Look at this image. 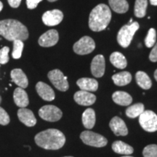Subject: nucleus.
I'll return each instance as SVG.
<instances>
[{"instance_id":"1","label":"nucleus","mask_w":157,"mask_h":157,"mask_svg":"<svg viewBox=\"0 0 157 157\" xmlns=\"http://www.w3.org/2000/svg\"><path fill=\"white\" fill-rule=\"evenodd\" d=\"M35 143L41 148L47 150H58L64 146L66 137L61 131L56 129H48L36 134Z\"/></svg>"},{"instance_id":"2","label":"nucleus","mask_w":157,"mask_h":157,"mask_svg":"<svg viewBox=\"0 0 157 157\" xmlns=\"http://www.w3.org/2000/svg\"><path fill=\"white\" fill-rule=\"evenodd\" d=\"M0 35L9 41L26 40L29 31L26 27L18 21L7 19L0 21Z\"/></svg>"},{"instance_id":"3","label":"nucleus","mask_w":157,"mask_h":157,"mask_svg":"<svg viewBox=\"0 0 157 157\" xmlns=\"http://www.w3.org/2000/svg\"><path fill=\"white\" fill-rule=\"evenodd\" d=\"M111 20V10L106 5L100 4L91 11L89 17V27L92 31L105 30Z\"/></svg>"},{"instance_id":"4","label":"nucleus","mask_w":157,"mask_h":157,"mask_svg":"<svg viewBox=\"0 0 157 157\" xmlns=\"http://www.w3.org/2000/svg\"><path fill=\"white\" fill-rule=\"evenodd\" d=\"M139 23L136 22H133L130 25H125L119 30L117 34V42L122 48H126L129 46L131 42H132L133 36L135 32L138 30Z\"/></svg>"},{"instance_id":"5","label":"nucleus","mask_w":157,"mask_h":157,"mask_svg":"<svg viewBox=\"0 0 157 157\" xmlns=\"http://www.w3.org/2000/svg\"><path fill=\"white\" fill-rule=\"evenodd\" d=\"M80 138L84 144L97 148L105 146L108 143L107 139L103 135L89 130L82 132L80 135Z\"/></svg>"},{"instance_id":"6","label":"nucleus","mask_w":157,"mask_h":157,"mask_svg":"<svg viewBox=\"0 0 157 157\" xmlns=\"http://www.w3.org/2000/svg\"><path fill=\"white\" fill-rule=\"evenodd\" d=\"M139 123L141 127L148 132L157 131V115L154 111L147 110L139 116Z\"/></svg>"},{"instance_id":"7","label":"nucleus","mask_w":157,"mask_h":157,"mask_svg":"<svg viewBox=\"0 0 157 157\" xmlns=\"http://www.w3.org/2000/svg\"><path fill=\"white\" fill-rule=\"evenodd\" d=\"M50 81L58 90L62 92L67 91L69 88V84L67 81V77L64 76L59 69L50 71L48 74Z\"/></svg>"},{"instance_id":"8","label":"nucleus","mask_w":157,"mask_h":157,"mask_svg":"<svg viewBox=\"0 0 157 157\" xmlns=\"http://www.w3.org/2000/svg\"><path fill=\"white\" fill-rule=\"evenodd\" d=\"M95 48V43L91 37L84 36L82 37L74 45V51L80 56L91 53Z\"/></svg>"},{"instance_id":"9","label":"nucleus","mask_w":157,"mask_h":157,"mask_svg":"<svg viewBox=\"0 0 157 157\" xmlns=\"http://www.w3.org/2000/svg\"><path fill=\"white\" fill-rule=\"evenodd\" d=\"M39 115L45 121L54 122L61 119L63 113L58 107L52 105H47L39 109Z\"/></svg>"},{"instance_id":"10","label":"nucleus","mask_w":157,"mask_h":157,"mask_svg":"<svg viewBox=\"0 0 157 157\" xmlns=\"http://www.w3.org/2000/svg\"><path fill=\"white\" fill-rule=\"evenodd\" d=\"M63 19V14L59 10L47 11L42 15V21L46 25L54 26L58 25Z\"/></svg>"},{"instance_id":"11","label":"nucleus","mask_w":157,"mask_h":157,"mask_svg":"<svg viewBox=\"0 0 157 157\" xmlns=\"http://www.w3.org/2000/svg\"><path fill=\"white\" fill-rule=\"evenodd\" d=\"M59 40L58 31L55 29L49 30L43 34L39 39V44L44 48H50L56 45Z\"/></svg>"},{"instance_id":"12","label":"nucleus","mask_w":157,"mask_h":157,"mask_svg":"<svg viewBox=\"0 0 157 157\" xmlns=\"http://www.w3.org/2000/svg\"><path fill=\"white\" fill-rule=\"evenodd\" d=\"M105 69V58L102 55H98L91 63V72L95 77L101 78L104 75Z\"/></svg>"},{"instance_id":"13","label":"nucleus","mask_w":157,"mask_h":157,"mask_svg":"<svg viewBox=\"0 0 157 157\" xmlns=\"http://www.w3.org/2000/svg\"><path fill=\"white\" fill-rule=\"evenodd\" d=\"M74 101L78 105L89 106L93 105L96 101V96L90 92L79 90L74 94Z\"/></svg>"},{"instance_id":"14","label":"nucleus","mask_w":157,"mask_h":157,"mask_svg":"<svg viewBox=\"0 0 157 157\" xmlns=\"http://www.w3.org/2000/svg\"><path fill=\"white\" fill-rule=\"evenodd\" d=\"M110 128L117 136H126L128 134V129L122 119L119 117H114L109 123Z\"/></svg>"},{"instance_id":"15","label":"nucleus","mask_w":157,"mask_h":157,"mask_svg":"<svg viewBox=\"0 0 157 157\" xmlns=\"http://www.w3.org/2000/svg\"><path fill=\"white\" fill-rule=\"evenodd\" d=\"M36 90L38 95L44 101H52L56 98L54 90L44 82H39L36 85Z\"/></svg>"},{"instance_id":"16","label":"nucleus","mask_w":157,"mask_h":157,"mask_svg":"<svg viewBox=\"0 0 157 157\" xmlns=\"http://www.w3.org/2000/svg\"><path fill=\"white\" fill-rule=\"evenodd\" d=\"M17 117L19 120L27 127H34L36 124V119L34 113L25 108H21L17 111Z\"/></svg>"},{"instance_id":"17","label":"nucleus","mask_w":157,"mask_h":157,"mask_svg":"<svg viewBox=\"0 0 157 157\" xmlns=\"http://www.w3.org/2000/svg\"><path fill=\"white\" fill-rule=\"evenodd\" d=\"M10 76L13 82L15 84H17L19 87L25 89L28 87L29 80L24 72L20 68H15L12 70L10 73Z\"/></svg>"},{"instance_id":"18","label":"nucleus","mask_w":157,"mask_h":157,"mask_svg":"<svg viewBox=\"0 0 157 157\" xmlns=\"http://www.w3.org/2000/svg\"><path fill=\"white\" fill-rule=\"evenodd\" d=\"M13 99L15 105L20 108H25L29 103V100L26 92L23 88L17 87L13 93Z\"/></svg>"},{"instance_id":"19","label":"nucleus","mask_w":157,"mask_h":157,"mask_svg":"<svg viewBox=\"0 0 157 157\" xmlns=\"http://www.w3.org/2000/svg\"><path fill=\"white\" fill-rule=\"evenodd\" d=\"M76 84L84 91L95 92L98 88V82L95 78H81L76 82Z\"/></svg>"},{"instance_id":"20","label":"nucleus","mask_w":157,"mask_h":157,"mask_svg":"<svg viewBox=\"0 0 157 157\" xmlns=\"http://www.w3.org/2000/svg\"><path fill=\"white\" fill-rule=\"evenodd\" d=\"M112 99L114 103L118 105L127 106L130 105L132 102V98L126 92L117 91L113 94Z\"/></svg>"},{"instance_id":"21","label":"nucleus","mask_w":157,"mask_h":157,"mask_svg":"<svg viewBox=\"0 0 157 157\" xmlns=\"http://www.w3.org/2000/svg\"><path fill=\"white\" fill-rule=\"evenodd\" d=\"M82 123L87 129H93L95 124V113L93 109H86L82 113Z\"/></svg>"},{"instance_id":"22","label":"nucleus","mask_w":157,"mask_h":157,"mask_svg":"<svg viewBox=\"0 0 157 157\" xmlns=\"http://www.w3.org/2000/svg\"><path fill=\"white\" fill-rule=\"evenodd\" d=\"M112 149L115 153L119 154H123L129 156V155L132 154L134 149L132 146L127 143L122 142V141H115L112 144Z\"/></svg>"},{"instance_id":"23","label":"nucleus","mask_w":157,"mask_h":157,"mask_svg":"<svg viewBox=\"0 0 157 157\" xmlns=\"http://www.w3.org/2000/svg\"><path fill=\"white\" fill-rule=\"evenodd\" d=\"M112 79L116 85L125 86L132 81V75L128 71H121L112 76Z\"/></svg>"},{"instance_id":"24","label":"nucleus","mask_w":157,"mask_h":157,"mask_svg":"<svg viewBox=\"0 0 157 157\" xmlns=\"http://www.w3.org/2000/svg\"><path fill=\"white\" fill-rule=\"evenodd\" d=\"M110 61L113 66L119 69H124L127 66V61L124 56L119 52H113L110 56Z\"/></svg>"},{"instance_id":"25","label":"nucleus","mask_w":157,"mask_h":157,"mask_svg":"<svg viewBox=\"0 0 157 157\" xmlns=\"http://www.w3.org/2000/svg\"><path fill=\"white\" fill-rule=\"evenodd\" d=\"M137 84L143 90H149L152 86L151 80L144 71H139L135 74Z\"/></svg>"},{"instance_id":"26","label":"nucleus","mask_w":157,"mask_h":157,"mask_svg":"<svg viewBox=\"0 0 157 157\" xmlns=\"http://www.w3.org/2000/svg\"><path fill=\"white\" fill-rule=\"evenodd\" d=\"M109 5L117 13H125L129 9V4L126 0H109Z\"/></svg>"},{"instance_id":"27","label":"nucleus","mask_w":157,"mask_h":157,"mask_svg":"<svg viewBox=\"0 0 157 157\" xmlns=\"http://www.w3.org/2000/svg\"><path fill=\"white\" fill-rule=\"evenodd\" d=\"M145 111L144 105L141 103H135L130 105L126 110V115L129 118H136L139 117Z\"/></svg>"},{"instance_id":"28","label":"nucleus","mask_w":157,"mask_h":157,"mask_svg":"<svg viewBox=\"0 0 157 157\" xmlns=\"http://www.w3.org/2000/svg\"><path fill=\"white\" fill-rule=\"evenodd\" d=\"M147 0H136L135 3V15L137 17H143L146 14Z\"/></svg>"},{"instance_id":"29","label":"nucleus","mask_w":157,"mask_h":157,"mask_svg":"<svg viewBox=\"0 0 157 157\" xmlns=\"http://www.w3.org/2000/svg\"><path fill=\"white\" fill-rule=\"evenodd\" d=\"M23 41L21 40H14L13 41V58L14 59H19L21 58L22 56V52L23 50Z\"/></svg>"},{"instance_id":"30","label":"nucleus","mask_w":157,"mask_h":157,"mask_svg":"<svg viewBox=\"0 0 157 157\" xmlns=\"http://www.w3.org/2000/svg\"><path fill=\"white\" fill-rule=\"evenodd\" d=\"M156 41V31L154 29H150L148 31V34L145 39V44L147 48H151L154 47Z\"/></svg>"},{"instance_id":"31","label":"nucleus","mask_w":157,"mask_h":157,"mask_svg":"<svg viewBox=\"0 0 157 157\" xmlns=\"http://www.w3.org/2000/svg\"><path fill=\"white\" fill-rule=\"evenodd\" d=\"M143 155L144 157H157V145L151 144L145 147Z\"/></svg>"},{"instance_id":"32","label":"nucleus","mask_w":157,"mask_h":157,"mask_svg":"<svg viewBox=\"0 0 157 157\" xmlns=\"http://www.w3.org/2000/svg\"><path fill=\"white\" fill-rule=\"evenodd\" d=\"M9 52L10 48L8 47H4L0 50V64H6L8 63L10 60Z\"/></svg>"},{"instance_id":"33","label":"nucleus","mask_w":157,"mask_h":157,"mask_svg":"<svg viewBox=\"0 0 157 157\" xmlns=\"http://www.w3.org/2000/svg\"><path fill=\"white\" fill-rule=\"evenodd\" d=\"M10 121V119L8 113L6 112V111L3 108L0 106V124L1 125H7Z\"/></svg>"},{"instance_id":"34","label":"nucleus","mask_w":157,"mask_h":157,"mask_svg":"<svg viewBox=\"0 0 157 157\" xmlns=\"http://www.w3.org/2000/svg\"><path fill=\"white\" fill-rule=\"evenodd\" d=\"M149 59L152 62H157V42L154 45L152 50L151 51Z\"/></svg>"},{"instance_id":"35","label":"nucleus","mask_w":157,"mask_h":157,"mask_svg":"<svg viewBox=\"0 0 157 157\" xmlns=\"http://www.w3.org/2000/svg\"><path fill=\"white\" fill-rule=\"evenodd\" d=\"M42 0H26L27 7L30 10L35 9L38 5V4Z\"/></svg>"},{"instance_id":"36","label":"nucleus","mask_w":157,"mask_h":157,"mask_svg":"<svg viewBox=\"0 0 157 157\" xmlns=\"http://www.w3.org/2000/svg\"><path fill=\"white\" fill-rule=\"evenodd\" d=\"M7 2H8L10 6L13 8L18 7L21 3V0H7Z\"/></svg>"},{"instance_id":"37","label":"nucleus","mask_w":157,"mask_h":157,"mask_svg":"<svg viewBox=\"0 0 157 157\" xmlns=\"http://www.w3.org/2000/svg\"><path fill=\"white\" fill-rule=\"evenodd\" d=\"M150 3L152 5L157 6V0H150Z\"/></svg>"},{"instance_id":"38","label":"nucleus","mask_w":157,"mask_h":157,"mask_svg":"<svg viewBox=\"0 0 157 157\" xmlns=\"http://www.w3.org/2000/svg\"><path fill=\"white\" fill-rule=\"evenodd\" d=\"M154 78H155V79L157 81V69L155 71V72H154Z\"/></svg>"},{"instance_id":"39","label":"nucleus","mask_w":157,"mask_h":157,"mask_svg":"<svg viewBox=\"0 0 157 157\" xmlns=\"http://www.w3.org/2000/svg\"><path fill=\"white\" fill-rule=\"evenodd\" d=\"M2 8H3V4H2V2H0V12L2 11Z\"/></svg>"},{"instance_id":"40","label":"nucleus","mask_w":157,"mask_h":157,"mask_svg":"<svg viewBox=\"0 0 157 157\" xmlns=\"http://www.w3.org/2000/svg\"><path fill=\"white\" fill-rule=\"evenodd\" d=\"M132 23H133V20H132V19H130V21H129V23H127V25H130V24H132Z\"/></svg>"},{"instance_id":"41","label":"nucleus","mask_w":157,"mask_h":157,"mask_svg":"<svg viewBox=\"0 0 157 157\" xmlns=\"http://www.w3.org/2000/svg\"><path fill=\"white\" fill-rule=\"evenodd\" d=\"M48 1L50 2H56V1H57V0H48Z\"/></svg>"},{"instance_id":"42","label":"nucleus","mask_w":157,"mask_h":157,"mask_svg":"<svg viewBox=\"0 0 157 157\" xmlns=\"http://www.w3.org/2000/svg\"><path fill=\"white\" fill-rule=\"evenodd\" d=\"M122 157H133V156H122Z\"/></svg>"},{"instance_id":"43","label":"nucleus","mask_w":157,"mask_h":157,"mask_svg":"<svg viewBox=\"0 0 157 157\" xmlns=\"http://www.w3.org/2000/svg\"><path fill=\"white\" fill-rule=\"evenodd\" d=\"M1 102H2V98L0 97V103H1Z\"/></svg>"},{"instance_id":"44","label":"nucleus","mask_w":157,"mask_h":157,"mask_svg":"<svg viewBox=\"0 0 157 157\" xmlns=\"http://www.w3.org/2000/svg\"><path fill=\"white\" fill-rule=\"evenodd\" d=\"M65 157H73V156H65Z\"/></svg>"}]
</instances>
